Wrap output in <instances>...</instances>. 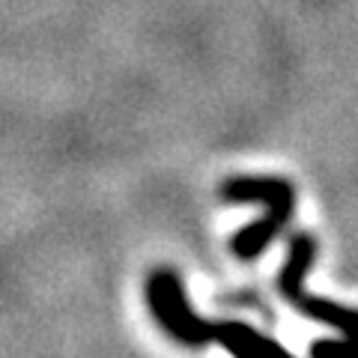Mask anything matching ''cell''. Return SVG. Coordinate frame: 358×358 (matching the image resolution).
Listing matches in <instances>:
<instances>
[{
	"label": "cell",
	"mask_w": 358,
	"mask_h": 358,
	"mask_svg": "<svg viewBox=\"0 0 358 358\" xmlns=\"http://www.w3.org/2000/svg\"><path fill=\"white\" fill-rule=\"evenodd\" d=\"M147 301H150L155 322H159L173 341L185 343V346L221 343L233 358H296L278 341L266 338V334L245 326V322L200 320L192 310V305H188L182 281H179V275L173 268H155L147 278Z\"/></svg>",
	"instance_id": "obj_1"
},
{
	"label": "cell",
	"mask_w": 358,
	"mask_h": 358,
	"mask_svg": "<svg viewBox=\"0 0 358 358\" xmlns=\"http://www.w3.org/2000/svg\"><path fill=\"white\" fill-rule=\"evenodd\" d=\"M313 257H317V239L308 236V233H293V239L287 245V263L278 275V293L299 313L334 326L346 334L343 341H313L310 358H358V310L310 296L305 287V275L310 272Z\"/></svg>",
	"instance_id": "obj_2"
},
{
	"label": "cell",
	"mask_w": 358,
	"mask_h": 358,
	"mask_svg": "<svg viewBox=\"0 0 358 358\" xmlns=\"http://www.w3.org/2000/svg\"><path fill=\"white\" fill-rule=\"evenodd\" d=\"M221 197L227 203H260L266 209L263 218H257L248 227L233 233L230 251L239 260L260 257L278 233L287 230L296 209V188L278 176H233L221 185Z\"/></svg>",
	"instance_id": "obj_3"
}]
</instances>
